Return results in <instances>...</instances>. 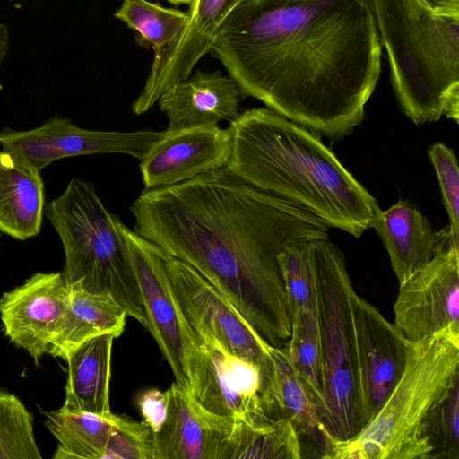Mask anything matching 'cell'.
I'll list each match as a JSON object with an SVG mask.
<instances>
[{"instance_id": "obj_36", "label": "cell", "mask_w": 459, "mask_h": 459, "mask_svg": "<svg viewBox=\"0 0 459 459\" xmlns=\"http://www.w3.org/2000/svg\"><path fill=\"white\" fill-rule=\"evenodd\" d=\"M173 4H190L193 0H166Z\"/></svg>"}, {"instance_id": "obj_11", "label": "cell", "mask_w": 459, "mask_h": 459, "mask_svg": "<svg viewBox=\"0 0 459 459\" xmlns=\"http://www.w3.org/2000/svg\"><path fill=\"white\" fill-rule=\"evenodd\" d=\"M197 337L191 359V398L219 416L247 421L264 417L259 368L229 353L211 337Z\"/></svg>"}, {"instance_id": "obj_8", "label": "cell", "mask_w": 459, "mask_h": 459, "mask_svg": "<svg viewBox=\"0 0 459 459\" xmlns=\"http://www.w3.org/2000/svg\"><path fill=\"white\" fill-rule=\"evenodd\" d=\"M143 298L147 330L170 366L175 385L190 395L191 359L198 337L185 318L169 280L162 250L117 218Z\"/></svg>"}, {"instance_id": "obj_23", "label": "cell", "mask_w": 459, "mask_h": 459, "mask_svg": "<svg viewBox=\"0 0 459 459\" xmlns=\"http://www.w3.org/2000/svg\"><path fill=\"white\" fill-rule=\"evenodd\" d=\"M69 287V299L52 337L48 354L65 360L83 342L104 333L120 336L126 327V311L108 294L80 286Z\"/></svg>"}, {"instance_id": "obj_6", "label": "cell", "mask_w": 459, "mask_h": 459, "mask_svg": "<svg viewBox=\"0 0 459 459\" xmlns=\"http://www.w3.org/2000/svg\"><path fill=\"white\" fill-rule=\"evenodd\" d=\"M62 241L67 286L110 295L147 329L138 281L117 216L103 204L91 183L73 178L45 210Z\"/></svg>"}, {"instance_id": "obj_29", "label": "cell", "mask_w": 459, "mask_h": 459, "mask_svg": "<svg viewBox=\"0 0 459 459\" xmlns=\"http://www.w3.org/2000/svg\"><path fill=\"white\" fill-rule=\"evenodd\" d=\"M33 417L14 394L0 392V459H41Z\"/></svg>"}, {"instance_id": "obj_1", "label": "cell", "mask_w": 459, "mask_h": 459, "mask_svg": "<svg viewBox=\"0 0 459 459\" xmlns=\"http://www.w3.org/2000/svg\"><path fill=\"white\" fill-rule=\"evenodd\" d=\"M210 53L241 94L331 138L361 123L381 73L366 0H250L225 20Z\"/></svg>"}, {"instance_id": "obj_14", "label": "cell", "mask_w": 459, "mask_h": 459, "mask_svg": "<svg viewBox=\"0 0 459 459\" xmlns=\"http://www.w3.org/2000/svg\"><path fill=\"white\" fill-rule=\"evenodd\" d=\"M69 291L61 273L39 272L0 298L4 335L26 351L36 364L49 351Z\"/></svg>"}, {"instance_id": "obj_33", "label": "cell", "mask_w": 459, "mask_h": 459, "mask_svg": "<svg viewBox=\"0 0 459 459\" xmlns=\"http://www.w3.org/2000/svg\"><path fill=\"white\" fill-rule=\"evenodd\" d=\"M138 406L146 424L152 433L157 431L166 416V394L158 389H148L138 398Z\"/></svg>"}, {"instance_id": "obj_4", "label": "cell", "mask_w": 459, "mask_h": 459, "mask_svg": "<svg viewBox=\"0 0 459 459\" xmlns=\"http://www.w3.org/2000/svg\"><path fill=\"white\" fill-rule=\"evenodd\" d=\"M403 112L415 124L459 118V18L428 0H366Z\"/></svg>"}, {"instance_id": "obj_35", "label": "cell", "mask_w": 459, "mask_h": 459, "mask_svg": "<svg viewBox=\"0 0 459 459\" xmlns=\"http://www.w3.org/2000/svg\"><path fill=\"white\" fill-rule=\"evenodd\" d=\"M9 48L8 28L5 24L0 23V66L7 54Z\"/></svg>"}, {"instance_id": "obj_15", "label": "cell", "mask_w": 459, "mask_h": 459, "mask_svg": "<svg viewBox=\"0 0 459 459\" xmlns=\"http://www.w3.org/2000/svg\"><path fill=\"white\" fill-rule=\"evenodd\" d=\"M230 156L228 128L204 125L167 129L140 160L143 182L145 189L179 184L225 168Z\"/></svg>"}, {"instance_id": "obj_21", "label": "cell", "mask_w": 459, "mask_h": 459, "mask_svg": "<svg viewBox=\"0 0 459 459\" xmlns=\"http://www.w3.org/2000/svg\"><path fill=\"white\" fill-rule=\"evenodd\" d=\"M39 170L21 152H0V230L25 240L37 236L45 206Z\"/></svg>"}, {"instance_id": "obj_31", "label": "cell", "mask_w": 459, "mask_h": 459, "mask_svg": "<svg viewBox=\"0 0 459 459\" xmlns=\"http://www.w3.org/2000/svg\"><path fill=\"white\" fill-rule=\"evenodd\" d=\"M429 157L437 173L444 205L449 217L452 235L459 239V169L454 152L441 143H435L428 150Z\"/></svg>"}, {"instance_id": "obj_27", "label": "cell", "mask_w": 459, "mask_h": 459, "mask_svg": "<svg viewBox=\"0 0 459 459\" xmlns=\"http://www.w3.org/2000/svg\"><path fill=\"white\" fill-rule=\"evenodd\" d=\"M290 336L285 345L287 354L319 414L323 403V368L316 314L297 309L290 314Z\"/></svg>"}, {"instance_id": "obj_19", "label": "cell", "mask_w": 459, "mask_h": 459, "mask_svg": "<svg viewBox=\"0 0 459 459\" xmlns=\"http://www.w3.org/2000/svg\"><path fill=\"white\" fill-rule=\"evenodd\" d=\"M241 92L220 71H197L168 87L158 100L169 130L231 122L240 114Z\"/></svg>"}, {"instance_id": "obj_7", "label": "cell", "mask_w": 459, "mask_h": 459, "mask_svg": "<svg viewBox=\"0 0 459 459\" xmlns=\"http://www.w3.org/2000/svg\"><path fill=\"white\" fill-rule=\"evenodd\" d=\"M314 249L323 368L319 416L335 439L346 440L364 428L352 313L355 290L344 256L329 238L315 239Z\"/></svg>"}, {"instance_id": "obj_16", "label": "cell", "mask_w": 459, "mask_h": 459, "mask_svg": "<svg viewBox=\"0 0 459 459\" xmlns=\"http://www.w3.org/2000/svg\"><path fill=\"white\" fill-rule=\"evenodd\" d=\"M250 0H193L188 22L172 48L153 61L140 95L132 105L135 115L147 112L171 84L191 75L195 65L210 53L216 35L229 15Z\"/></svg>"}, {"instance_id": "obj_24", "label": "cell", "mask_w": 459, "mask_h": 459, "mask_svg": "<svg viewBox=\"0 0 459 459\" xmlns=\"http://www.w3.org/2000/svg\"><path fill=\"white\" fill-rule=\"evenodd\" d=\"M120 416L70 412L61 408L47 414L45 425L57 440L53 458L103 459Z\"/></svg>"}, {"instance_id": "obj_3", "label": "cell", "mask_w": 459, "mask_h": 459, "mask_svg": "<svg viewBox=\"0 0 459 459\" xmlns=\"http://www.w3.org/2000/svg\"><path fill=\"white\" fill-rule=\"evenodd\" d=\"M225 168L250 185L294 202L329 227L359 238L380 211L316 132L267 107L230 122Z\"/></svg>"}, {"instance_id": "obj_13", "label": "cell", "mask_w": 459, "mask_h": 459, "mask_svg": "<svg viewBox=\"0 0 459 459\" xmlns=\"http://www.w3.org/2000/svg\"><path fill=\"white\" fill-rule=\"evenodd\" d=\"M161 134L151 130H88L56 116L31 130L1 129L0 144L21 152L40 171L57 160L79 155L121 153L141 160Z\"/></svg>"}, {"instance_id": "obj_17", "label": "cell", "mask_w": 459, "mask_h": 459, "mask_svg": "<svg viewBox=\"0 0 459 459\" xmlns=\"http://www.w3.org/2000/svg\"><path fill=\"white\" fill-rule=\"evenodd\" d=\"M165 394L166 416L152 433L154 459H225L234 419L205 410L175 383Z\"/></svg>"}, {"instance_id": "obj_12", "label": "cell", "mask_w": 459, "mask_h": 459, "mask_svg": "<svg viewBox=\"0 0 459 459\" xmlns=\"http://www.w3.org/2000/svg\"><path fill=\"white\" fill-rule=\"evenodd\" d=\"M356 361L364 427L377 415L400 380L407 341L394 324L356 291L352 296Z\"/></svg>"}, {"instance_id": "obj_26", "label": "cell", "mask_w": 459, "mask_h": 459, "mask_svg": "<svg viewBox=\"0 0 459 459\" xmlns=\"http://www.w3.org/2000/svg\"><path fill=\"white\" fill-rule=\"evenodd\" d=\"M114 16L136 31L141 43L152 48L153 61L161 58L172 48L188 22L186 12L148 0H123Z\"/></svg>"}, {"instance_id": "obj_9", "label": "cell", "mask_w": 459, "mask_h": 459, "mask_svg": "<svg viewBox=\"0 0 459 459\" xmlns=\"http://www.w3.org/2000/svg\"><path fill=\"white\" fill-rule=\"evenodd\" d=\"M163 264L178 302L197 335L217 341L229 353L260 369L270 367L269 344L244 319L229 299L186 263L162 250Z\"/></svg>"}, {"instance_id": "obj_18", "label": "cell", "mask_w": 459, "mask_h": 459, "mask_svg": "<svg viewBox=\"0 0 459 459\" xmlns=\"http://www.w3.org/2000/svg\"><path fill=\"white\" fill-rule=\"evenodd\" d=\"M271 366L261 377L260 402L264 416L287 419L313 457L324 458L335 438L322 421L307 387L291 365L286 347L269 346Z\"/></svg>"}, {"instance_id": "obj_20", "label": "cell", "mask_w": 459, "mask_h": 459, "mask_svg": "<svg viewBox=\"0 0 459 459\" xmlns=\"http://www.w3.org/2000/svg\"><path fill=\"white\" fill-rule=\"evenodd\" d=\"M371 228L388 253L399 284L428 264L452 238L456 239L449 226L435 230L428 218L405 200H399L384 212L380 210Z\"/></svg>"}, {"instance_id": "obj_28", "label": "cell", "mask_w": 459, "mask_h": 459, "mask_svg": "<svg viewBox=\"0 0 459 459\" xmlns=\"http://www.w3.org/2000/svg\"><path fill=\"white\" fill-rule=\"evenodd\" d=\"M315 239L292 241L278 255L290 314L297 309H307L316 314Z\"/></svg>"}, {"instance_id": "obj_32", "label": "cell", "mask_w": 459, "mask_h": 459, "mask_svg": "<svg viewBox=\"0 0 459 459\" xmlns=\"http://www.w3.org/2000/svg\"><path fill=\"white\" fill-rule=\"evenodd\" d=\"M105 458L154 459L152 430L143 422L120 417L110 437Z\"/></svg>"}, {"instance_id": "obj_22", "label": "cell", "mask_w": 459, "mask_h": 459, "mask_svg": "<svg viewBox=\"0 0 459 459\" xmlns=\"http://www.w3.org/2000/svg\"><path fill=\"white\" fill-rule=\"evenodd\" d=\"M111 333L92 337L72 350L65 361L68 376L62 410L111 416L109 383L111 377Z\"/></svg>"}, {"instance_id": "obj_30", "label": "cell", "mask_w": 459, "mask_h": 459, "mask_svg": "<svg viewBox=\"0 0 459 459\" xmlns=\"http://www.w3.org/2000/svg\"><path fill=\"white\" fill-rule=\"evenodd\" d=\"M428 434L433 447L429 459H459V380L432 411Z\"/></svg>"}, {"instance_id": "obj_25", "label": "cell", "mask_w": 459, "mask_h": 459, "mask_svg": "<svg viewBox=\"0 0 459 459\" xmlns=\"http://www.w3.org/2000/svg\"><path fill=\"white\" fill-rule=\"evenodd\" d=\"M303 449L292 424L266 416L247 421L234 419L225 459H300Z\"/></svg>"}, {"instance_id": "obj_5", "label": "cell", "mask_w": 459, "mask_h": 459, "mask_svg": "<svg viewBox=\"0 0 459 459\" xmlns=\"http://www.w3.org/2000/svg\"><path fill=\"white\" fill-rule=\"evenodd\" d=\"M459 380V332L407 342L403 375L377 415L325 459H429L430 415Z\"/></svg>"}, {"instance_id": "obj_34", "label": "cell", "mask_w": 459, "mask_h": 459, "mask_svg": "<svg viewBox=\"0 0 459 459\" xmlns=\"http://www.w3.org/2000/svg\"><path fill=\"white\" fill-rule=\"evenodd\" d=\"M439 13L459 18V0H428Z\"/></svg>"}, {"instance_id": "obj_10", "label": "cell", "mask_w": 459, "mask_h": 459, "mask_svg": "<svg viewBox=\"0 0 459 459\" xmlns=\"http://www.w3.org/2000/svg\"><path fill=\"white\" fill-rule=\"evenodd\" d=\"M394 311V325L410 342L459 332V240L452 238L399 284Z\"/></svg>"}, {"instance_id": "obj_2", "label": "cell", "mask_w": 459, "mask_h": 459, "mask_svg": "<svg viewBox=\"0 0 459 459\" xmlns=\"http://www.w3.org/2000/svg\"><path fill=\"white\" fill-rule=\"evenodd\" d=\"M130 211L134 231L197 271L269 345L288 343L278 255L292 241L329 238L325 221L227 168L144 189Z\"/></svg>"}]
</instances>
